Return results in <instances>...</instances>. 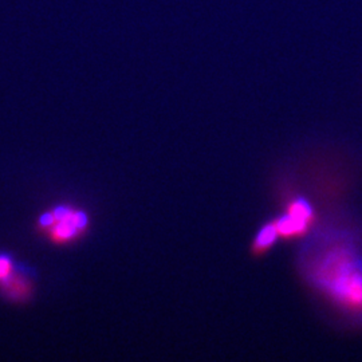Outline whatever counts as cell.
<instances>
[{"label":"cell","mask_w":362,"mask_h":362,"mask_svg":"<svg viewBox=\"0 0 362 362\" xmlns=\"http://www.w3.org/2000/svg\"><path fill=\"white\" fill-rule=\"evenodd\" d=\"M287 214L297 216L299 219L305 220L308 223H313L314 220V209L310 202L305 197H296L294 200L288 202L287 204Z\"/></svg>","instance_id":"cell-6"},{"label":"cell","mask_w":362,"mask_h":362,"mask_svg":"<svg viewBox=\"0 0 362 362\" xmlns=\"http://www.w3.org/2000/svg\"><path fill=\"white\" fill-rule=\"evenodd\" d=\"M34 293L33 278L30 272L19 267L13 275L0 285V297L11 303H25L30 300Z\"/></svg>","instance_id":"cell-3"},{"label":"cell","mask_w":362,"mask_h":362,"mask_svg":"<svg viewBox=\"0 0 362 362\" xmlns=\"http://www.w3.org/2000/svg\"><path fill=\"white\" fill-rule=\"evenodd\" d=\"M332 245L325 247L321 255L310 252L308 278L332 303L362 315V257L346 239Z\"/></svg>","instance_id":"cell-1"},{"label":"cell","mask_w":362,"mask_h":362,"mask_svg":"<svg viewBox=\"0 0 362 362\" xmlns=\"http://www.w3.org/2000/svg\"><path fill=\"white\" fill-rule=\"evenodd\" d=\"M18 269L19 263L13 258V254L7 251H0V285L4 284Z\"/></svg>","instance_id":"cell-7"},{"label":"cell","mask_w":362,"mask_h":362,"mask_svg":"<svg viewBox=\"0 0 362 362\" xmlns=\"http://www.w3.org/2000/svg\"><path fill=\"white\" fill-rule=\"evenodd\" d=\"M52 224L43 233L55 246H69L81 240L90 227V218L85 209L58 204L50 208Z\"/></svg>","instance_id":"cell-2"},{"label":"cell","mask_w":362,"mask_h":362,"mask_svg":"<svg viewBox=\"0 0 362 362\" xmlns=\"http://www.w3.org/2000/svg\"><path fill=\"white\" fill-rule=\"evenodd\" d=\"M279 238V233L276 230L275 221H267L264 223L258 230V233H255L252 243H251V254L254 257H263L264 254H267L272 250L274 245L276 243Z\"/></svg>","instance_id":"cell-4"},{"label":"cell","mask_w":362,"mask_h":362,"mask_svg":"<svg viewBox=\"0 0 362 362\" xmlns=\"http://www.w3.org/2000/svg\"><path fill=\"white\" fill-rule=\"evenodd\" d=\"M274 221L279 233V238H285V239H294L298 236H302L310 228V223L299 219L297 216H293L287 212L281 215L278 219H274Z\"/></svg>","instance_id":"cell-5"}]
</instances>
